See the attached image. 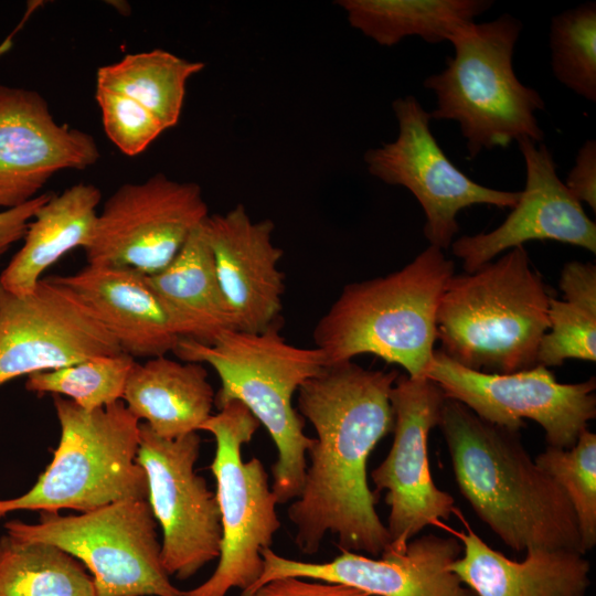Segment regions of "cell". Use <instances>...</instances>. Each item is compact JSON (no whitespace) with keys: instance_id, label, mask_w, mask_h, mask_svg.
Here are the masks:
<instances>
[{"instance_id":"1","label":"cell","mask_w":596,"mask_h":596,"mask_svg":"<svg viewBox=\"0 0 596 596\" xmlns=\"http://www.w3.org/2000/svg\"><path fill=\"white\" fill-rule=\"evenodd\" d=\"M398 375L345 361L324 366L297 391L296 409L316 433L301 491L287 509L302 553L318 552L328 533L340 550L380 556L389 547L366 468L393 429L390 392Z\"/></svg>"},{"instance_id":"2","label":"cell","mask_w":596,"mask_h":596,"mask_svg":"<svg viewBox=\"0 0 596 596\" xmlns=\"http://www.w3.org/2000/svg\"><path fill=\"white\" fill-rule=\"evenodd\" d=\"M438 426L461 494L508 547L585 554L568 499L531 458L520 430L483 421L450 398Z\"/></svg>"},{"instance_id":"3","label":"cell","mask_w":596,"mask_h":596,"mask_svg":"<svg viewBox=\"0 0 596 596\" xmlns=\"http://www.w3.org/2000/svg\"><path fill=\"white\" fill-rule=\"evenodd\" d=\"M173 353L181 361L214 369L221 380L214 401L217 409L237 401L266 428L277 448L272 491L278 504L296 499L315 438L304 433V418L292 397L326 366L321 351L290 344L277 326L256 333L226 330L210 344L181 338Z\"/></svg>"},{"instance_id":"4","label":"cell","mask_w":596,"mask_h":596,"mask_svg":"<svg viewBox=\"0 0 596 596\" xmlns=\"http://www.w3.org/2000/svg\"><path fill=\"white\" fill-rule=\"evenodd\" d=\"M454 274L453 260L429 245L398 270L344 286L312 332L326 366L369 353L423 377L435 351L438 302Z\"/></svg>"},{"instance_id":"5","label":"cell","mask_w":596,"mask_h":596,"mask_svg":"<svg viewBox=\"0 0 596 596\" xmlns=\"http://www.w3.org/2000/svg\"><path fill=\"white\" fill-rule=\"evenodd\" d=\"M550 297L523 245L472 273L454 274L436 313L439 350L473 371L531 369L549 328Z\"/></svg>"},{"instance_id":"6","label":"cell","mask_w":596,"mask_h":596,"mask_svg":"<svg viewBox=\"0 0 596 596\" xmlns=\"http://www.w3.org/2000/svg\"><path fill=\"white\" fill-rule=\"evenodd\" d=\"M521 30L522 23L508 13L466 24L448 41L455 55L446 67L423 83L436 95L430 118L456 121L470 158L522 137L543 141L535 113L544 109V100L513 68Z\"/></svg>"},{"instance_id":"7","label":"cell","mask_w":596,"mask_h":596,"mask_svg":"<svg viewBox=\"0 0 596 596\" xmlns=\"http://www.w3.org/2000/svg\"><path fill=\"white\" fill-rule=\"evenodd\" d=\"M52 396L61 427L53 459L29 491L0 500V519L19 510L84 513L120 500H148L147 476L137 461L140 422L125 403L86 411Z\"/></svg>"},{"instance_id":"8","label":"cell","mask_w":596,"mask_h":596,"mask_svg":"<svg viewBox=\"0 0 596 596\" xmlns=\"http://www.w3.org/2000/svg\"><path fill=\"white\" fill-rule=\"evenodd\" d=\"M259 426L242 403L232 401L199 428L215 440L210 469L216 482L222 543L213 574L199 586L183 590L182 596H226L233 588L243 594L262 575V551L270 547L281 523L264 464L256 457L247 461L242 458L243 445L252 440Z\"/></svg>"},{"instance_id":"9","label":"cell","mask_w":596,"mask_h":596,"mask_svg":"<svg viewBox=\"0 0 596 596\" xmlns=\"http://www.w3.org/2000/svg\"><path fill=\"white\" fill-rule=\"evenodd\" d=\"M7 533L60 547L91 572L96 596H182L161 563L157 521L148 500L126 499L77 515L40 512Z\"/></svg>"},{"instance_id":"10","label":"cell","mask_w":596,"mask_h":596,"mask_svg":"<svg viewBox=\"0 0 596 596\" xmlns=\"http://www.w3.org/2000/svg\"><path fill=\"white\" fill-rule=\"evenodd\" d=\"M446 398L460 402L491 424L520 430L524 419L538 423L547 446L568 449L596 417V380L560 383L545 366L508 373L467 369L435 350L424 374Z\"/></svg>"},{"instance_id":"11","label":"cell","mask_w":596,"mask_h":596,"mask_svg":"<svg viewBox=\"0 0 596 596\" xmlns=\"http://www.w3.org/2000/svg\"><path fill=\"white\" fill-rule=\"evenodd\" d=\"M201 187L157 173L120 185L104 203L84 248L87 264L162 270L209 216Z\"/></svg>"},{"instance_id":"12","label":"cell","mask_w":596,"mask_h":596,"mask_svg":"<svg viewBox=\"0 0 596 596\" xmlns=\"http://www.w3.org/2000/svg\"><path fill=\"white\" fill-rule=\"evenodd\" d=\"M198 432L175 439L140 423L137 461L148 482V502L162 531L161 563L169 576L184 581L219 558L221 513L215 492L195 472Z\"/></svg>"},{"instance_id":"13","label":"cell","mask_w":596,"mask_h":596,"mask_svg":"<svg viewBox=\"0 0 596 596\" xmlns=\"http://www.w3.org/2000/svg\"><path fill=\"white\" fill-rule=\"evenodd\" d=\"M398 124L397 138L364 155L370 174L402 185L419 202L426 222L424 235L429 245L448 248L459 231L457 214L475 204L513 207L521 191L483 187L454 166L430 131V114L414 96L392 104Z\"/></svg>"},{"instance_id":"14","label":"cell","mask_w":596,"mask_h":596,"mask_svg":"<svg viewBox=\"0 0 596 596\" xmlns=\"http://www.w3.org/2000/svg\"><path fill=\"white\" fill-rule=\"evenodd\" d=\"M390 401L393 443L384 460L372 470L371 479L374 493H386L387 549L403 552L426 526H441L457 509L454 497L435 485L428 461V436L438 426L446 401L443 391L427 377L398 375Z\"/></svg>"},{"instance_id":"15","label":"cell","mask_w":596,"mask_h":596,"mask_svg":"<svg viewBox=\"0 0 596 596\" xmlns=\"http://www.w3.org/2000/svg\"><path fill=\"white\" fill-rule=\"evenodd\" d=\"M119 353L115 338L53 276L23 295L0 285V386L19 376Z\"/></svg>"},{"instance_id":"16","label":"cell","mask_w":596,"mask_h":596,"mask_svg":"<svg viewBox=\"0 0 596 596\" xmlns=\"http://www.w3.org/2000/svg\"><path fill=\"white\" fill-rule=\"evenodd\" d=\"M340 551L332 561L311 563L266 547L260 577L241 596H252L262 585L287 576L341 583L373 596H476L450 570L462 553L456 536L425 534L412 539L403 552L387 549L377 558Z\"/></svg>"},{"instance_id":"17","label":"cell","mask_w":596,"mask_h":596,"mask_svg":"<svg viewBox=\"0 0 596 596\" xmlns=\"http://www.w3.org/2000/svg\"><path fill=\"white\" fill-rule=\"evenodd\" d=\"M93 136L58 124L38 92L0 83V211L23 205L62 170L97 162Z\"/></svg>"},{"instance_id":"18","label":"cell","mask_w":596,"mask_h":596,"mask_svg":"<svg viewBox=\"0 0 596 596\" xmlns=\"http://www.w3.org/2000/svg\"><path fill=\"white\" fill-rule=\"evenodd\" d=\"M525 162L526 180L517 204L493 231L465 235L451 243L472 273L498 254L532 240H552L596 253V224L567 191L549 148L528 137L515 141Z\"/></svg>"},{"instance_id":"19","label":"cell","mask_w":596,"mask_h":596,"mask_svg":"<svg viewBox=\"0 0 596 596\" xmlns=\"http://www.w3.org/2000/svg\"><path fill=\"white\" fill-rule=\"evenodd\" d=\"M274 228L268 219L253 221L242 204L209 215L203 223L236 330L256 333L279 326L285 277L278 268L283 251L273 242Z\"/></svg>"},{"instance_id":"20","label":"cell","mask_w":596,"mask_h":596,"mask_svg":"<svg viewBox=\"0 0 596 596\" xmlns=\"http://www.w3.org/2000/svg\"><path fill=\"white\" fill-rule=\"evenodd\" d=\"M78 298L134 359L173 352L182 331L147 281L123 267L87 264L72 275L53 276Z\"/></svg>"},{"instance_id":"21","label":"cell","mask_w":596,"mask_h":596,"mask_svg":"<svg viewBox=\"0 0 596 596\" xmlns=\"http://www.w3.org/2000/svg\"><path fill=\"white\" fill-rule=\"evenodd\" d=\"M465 531L455 532L461 555L450 570L476 596H585L590 564L585 554L533 547L523 561L507 557L486 543L456 512Z\"/></svg>"},{"instance_id":"22","label":"cell","mask_w":596,"mask_h":596,"mask_svg":"<svg viewBox=\"0 0 596 596\" xmlns=\"http://www.w3.org/2000/svg\"><path fill=\"white\" fill-rule=\"evenodd\" d=\"M121 401L155 434L175 439L199 432L212 415L215 393L203 364L161 355L135 362Z\"/></svg>"},{"instance_id":"23","label":"cell","mask_w":596,"mask_h":596,"mask_svg":"<svg viewBox=\"0 0 596 596\" xmlns=\"http://www.w3.org/2000/svg\"><path fill=\"white\" fill-rule=\"evenodd\" d=\"M100 201V190L84 182L50 194L30 222L21 248L1 272V287L15 295L28 294L66 253L84 249L93 235Z\"/></svg>"},{"instance_id":"24","label":"cell","mask_w":596,"mask_h":596,"mask_svg":"<svg viewBox=\"0 0 596 596\" xmlns=\"http://www.w3.org/2000/svg\"><path fill=\"white\" fill-rule=\"evenodd\" d=\"M146 277L179 324L183 338L210 344L223 331L236 330L203 224L162 270Z\"/></svg>"},{"instance_id":"25","label":"cell","mask_w":596,"mask_h":596,"mask_svg":"<svg viewBox=\"0 0 596 596\" xmlns=\"http://www.w3.org/2000/svg\"><path fill=\"white\" fill-rule=\"evenodd\" d=\"M350 25L383 46L417 35L435 44L449 41L493 4L489 0H340Z\"/></svg>"},{"instance_id":"26","label":"cell","mask_w":596,"mask_h":596,"mask_svg":"<svg viewBox=\"0 0 596 596\" xmlns=\"http://www.w3.org/2000/svg\"><path fill=\"white\" fill-rule=\"evenodd\" d=\"M203 67L201 62L155 49L127 54L118 62L100 66L96 86L136 100L169 129L180 119L188 81Z\"/></svg>"},{"instance_id":"27","label":"cell","mask_w":596,"mask_h":596,"mask_svg":"<svg viewBox=\"0 0 596 596\" xmlns=\"http://www.w3.org/2000/svg\"><path fill=\"white\" fill-rule=\"evenodd\" d=\"M562 299L550 297L549 328L536 354V365L561 366L570 359L596 361V266L572 260L564 265Z\"/></svg>"},{"instance_id":"28","label":"cell","mask_w":596,"mask_h":596,"mask_svg":"<svg viewBox=\"0 0 596 596\" xmlns=\"http://www.w3.org/2000/svg\"><path fill=\"white\" fill-rule=\"evenodd\" d=\"M0 596H96L83 564L60 547L0 538Z\"/></svg>"},{"instance_id":"29","label":"cell","mask_w":596,"mask_h":596,"mask_svg":"<svg viewBox=\"0 0 596 596\" xmlns=\"http://www.w3.org/2000/svg\"><path fill=\"white\" fill-rule=\"evenodd\" d=\"M136 359L119 353L91 358L56 370L33 373L25 389L36 394L66 396L79 407L93 411L123 400Z\"/></svg>"},{"instance_id":"30","label":"cell","mask_w":596,"mask_h":596,"mask_svg":"<svg viewBox=\"0 0 596 596\" xmlns=\"http://www.w3.org/2000/svg\"><path fill=\"white\" fill-rule=\"evenodd\" d=\"M549 40L555 78L586 100L596 102V3L555 14Z\"/></svg>"},{"instance_id":"31","label":"cell","mask_w":596,"mask_h":596,"mask_svg":"<svg viewBox=\"0 0 596 596\" xmlns=\"http://www.w3.org/2000/svg\"><path fill=\"white\" fill-rule=\"evenodd\" d=\"M534 461L568 499L583 551L592 550L596 545V434L585 429L568 449L547 446Z\"/></svg>"},{"instance_id":"32","label":"cell","mask_w":596,"mask_h":596,"mask_svg":"<svg viewBox=\"0 0 596 596\" xmlns=\"http://www.w3.org/2000/svg\"><path fill=\"white\" fill-rule=\"evenodd\" d=\"M95 99L108 139L126 156L140 155L167 130L151 111L120 93L96 86Z\"/></svg>"},{"instance_id":"33","label":"cell","mask_w":596,"mask_h":596,"mask_svg":"<svg viewBox=\"0 0 596 596\" xmlns=\"http://www.w3.org/2000/svg\"><path fill=\"white\" fill-rule=\"evenodd\" d=\"M252 596H373L341 583L287 576L262 585Z\"/></svg>"},{"instance_id":"34","label":"cell","mask_w":596,"mask_h":596,"mask_svg":"<svg viewBox=\"0 0 596 596\" xmlns=\"http://www.w3.org/2000/svg\"><path fill=\"white\" fill-rule=\"evenodd\" d=\"M563 183L581 204L584 202L594 212L596 211V142L594 139H588L581 146L575 164Z\"/></svg>"},{"instance_id":"35","label":"cell","mask_w":596,"mask_h":596,"mask_svg":"<svg viewBox=\"0 0 596 596\" xmlns=\"http://www.w3.org/2000/svg\"><path fill=\"white\" fill-rule=\"evenodd\" d=\"M50 194H40L28 203L0 211V258L17 242L23 240L30 222Z\"/></svg>"}]
</instances>
